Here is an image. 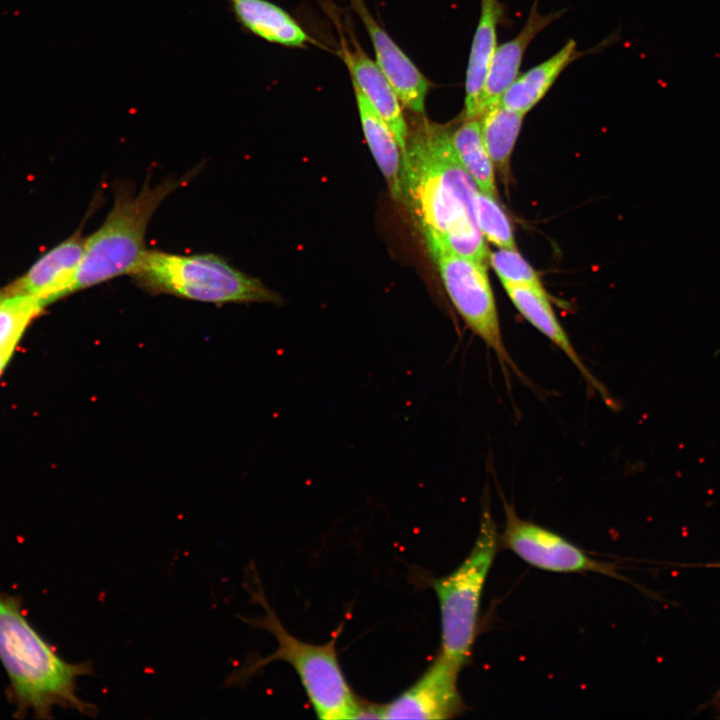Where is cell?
Listing matches in <instances>:
<instances>
[{
    "instance_id": "obj_1",
    "label": "cell",
    "mask_w": 720,
    "mask_h": 720,
    "mask_svg": "<svg viewBox=\"0 0 720 720\" xmlns=\"http://www.w3.org/2000/svg\"><path fill=\"white\" fill-rule=\"evenodd\" d=\"M478 187L461 164L448 129L424 123L403 152L402 200L431 256L450 253L485 263L474 197Z\"/></svg>"
},
{
    "instance_id": "obj_2",
    "label": "cell",
    "mask_w": 720,
    "mask_h": 720,
    "mask_svg": "<svg viewBox=\"0 0 720 720\" xmlns=\"http://www.w3.org/2000/svg\"><path fill=\"white\" fill-rule=\"evenodd\" d=\"M0 661L10 680L7 690L15 716L48 719L54 707L87 716L97 708L80 699L77 679L92 673L88 662L70 663L28 621L19 597L0 592Z\"/></svg>"
},
{
    "instance_id": "obj_3",
    "label": "cell",
    "mask_w": 720,
    "mask_h": 720,
    "mask_svg": "<svg viewBox=\"0 0 720 720\" xmlns=\"http://www.w3.org/2000/svg\"><path fill=\"white\" fill-rule=\"evenodd\" d=\"M244 586L263 614L240 617L244 622L269 632L277 642L275 651L264 658H252L233 671L225 686H239L273 661L288 663L298 675L309 702L319 719H354L360 699L351 690L336 651L337 636L325 644H311L293 636L283 626L264 594L256 568L248 567Z\"/></svg>"
},
{
    "instance_id": "obj_4",
    "label": "cell",
    "mask_w": 720,
    "mask_h": 720,
    "mask_svg": "<svg viewBox=\"0 0 720 720\" xmlns=\"http://www.w3.org/2000/svg\"><path fill=\"white\" fill-rule=\"evenodd\" d=\"M185 182L186 178H168L152 186L146 181L138 192L130 184H118L104 222L86 238L74 292L131 275L147 251L145 234L152 216Z\"/></svg>"
},
{
    "instance_id": "obj_5",
    "label": "cell",
    "mask_w": 720,
    "mask_h": 720,
    "mask_svg": "<svg viewBox=\"0 0 720 720\" xmlns=\"http://www.w3.org/2000/svg\"><path fill=\"white\" fill-rule=\"evenodd\" d=\"M151 295L227 303H279L280 297L260 280L245 274L216 254L181 255L147 249L130 275Z\"/></svg>"
},
{
    "instance_id": "obj_6",
    "label": "cell",
    "mask_w": 720,
    "mask_h": 720,
    "mask_svg": "<svg viewBox=\"0 0 720 720\" xmlns=\"http://www.w3.org/2000/svg\"><path fill=\"white\" fill-rule=\"evenodd\" d=\"M499 546L496 524L485 505L467 557L450 574L431 580L440 610L439 652L460 669L472 654L483 588Z\"/></svg>"
},
{
    "instance_id": "obj_7",
    "label": "cell",
    "mask_w": 720,
    "mask_h": 720,
    "mask_svg": "<svg viewBox=\"0 0 720 720\" xmlns=\"http://www.w3.org/2000/svg\"><path fill=\"white\" fill-rule=\"evenodd\" d=\"M432 257L445 290L467 327L493 350L505 373L509 366L521 376L502 339L485 263L450 253H437Z\"/></svg>"
},
{
    "instance_id": "obj_8",
    "label": "cell",
    "mask_w": 720,
    "mask_h": 720,
    "mask_svg": "<svg viewBox=\"0 0 720 720\" xmlns=\"http://www.w3.org/2000/svg\"><path fill=\"white\" fill-rule=\"evenodd\" d=\"M504 503L505 526L500 546L535 568L557 573L593 572L622 579L614 564L592 558L563 536L519 517Z\"/></svg>"
},
{
    "instance_id": "obj_9",
    "label": "cell",
    "mask_w": 720,
    "mask_h": 720,
    "mask_svg": "<svg viewBox=\"0 0 720 720\" xmlns=\"http://www.w3.org/2000/svg\"><path fill=\"white\" fill-rule=\"evenodd\" d=\"M461 669L440 652L409 688L381 705L382 719H449L464 711L458 690Z\"/></svg>"
},
{
    "instance_id": "obj_10",
    "label": "cell",
    "mask_w": 720,
    "mask_h": 720,
    "mask_svg": "<svg viewBox=\"0 0 720 720\" xmlns=\"http://www.w3.org/2000/svg\"><path fill=\"white\" fill-rule=\"evenodd\" d=\"M85 241L79 228L42 255L21 277L1 289L0 295H27L47 306L73 293Z\"/></svg>"
},
{
    "instance_id": "obj_11",
    "label": "cell",
    "mask_w": 720,
    "mask_h": 720,
    "mask_svg": "<svg viewBox=\"0 0 720 720\" xmlns=\"http://www.w3.org/2000/svg\"><path fill=\"white\" fill-rule=\"evenodd\" d=\"M351 2L370 36L376 63L392 85L400 102L413 112L423 113L428 81L373 19L362 0H351Z\"/></svg>"
},
{
    "instance_id": "obj_12",
    "label": "cell",
    "mask_w": 720,
    "mask_h": 720,
    "mask_svg": "<svg viewBox=\"0 0 720 720\" xmlns=\"http://www.w3.org/2000/svg\"><path fill=\"white\" fill-rule=\"evenodd\" d=\"M503 287L519 313L554 345L561 349L578 369L587 385L599 393L609 406L614 407V400L610 397L609 392L588 370L574 349L568 335L554 313L544 287L508 283H504Z\"/></svg>"
},
{
    "instance_id": "obj_13",
    "label": "cell",
    "mask_w": 720,
    "mask_h": 720,
    "mask_svg": "<svg viewBox=\"0 0 720 720\" xmlns=\"http://www.w3.org/2000/svg\"><path fill=\"white\" fill-rule=\"evenodd\" d=\"M537 4L538 1H535L532 5L521 31L511 40L496 47L484 81L481 115L500 102L504 92L518 77L524 53L531 41L564 12L542 14Z\"/></svg>"
},
{
    "instance_id": "obj_14",
    "label": "cell",
    "mask_w": 720,
    "mask_h": 720,
    "mask_svg": "<svg viewBox=\"0 0 720 720\" xmlns=\"http://www.w3.org/2000/svg\"><path fill=\"white\" fill-rule=\"evenodd\" d=\"M341 56L352 75V82L390 127L403 153L408 129L400 100L387 77L377 63L366 56L361 47L350 49L345 41H341Z\"/></svg>"
},
{
    "instance_id": "obj_15",
    "label": "cell",
    "mask_w": 720,
    "mask_h": 720,
    "mask_svg": "<svg viewBox=\"0 0 720 720\" xmlns=\"http://www.w3.org/2000/svg\"><path fill=\"white\" fill-rule=\"evenodd\" d=\"M480 17L472 40L465 79V119L480 118L487 70L497 47V26L503 16L499 0H480Z\"/></svg>"
},
{
    "instance_id": "obj_16",
    "label": "cell",
    "mask_w": 720,
    "mask_h": 720,
    "mask_svg": "<svg viewBox=\"0 0 720 720\" xmlns=\"http://www.w3.org/2000/svg\"><path fill=\"white\" fill-rule=\"evenodd\" d=\"M576 48V42L570 39L550 58L518 75L502 95L500 103L525 115L544 98L565 68L585 54Z\"/></svg>"
},
{
    "instance_id": "obj_17",
    "label": "cell",
    "mask_w": 720,
    "mask_h": 720,
    "mask_svg": "<svg viewBox=\"0 0 720 720\" xmlns=\"http://www.w3.org/2000/svg\"><path fill=\"white\" fill-rule=\"evenodd\" d=\"M353 88L365 139L388 184L392 197L402 200L403 153L386 122L375 111L355 83Z\"/></svg>"
},
{
    "instance_id": "obj_18",
    "label": "cell",
    "mask_w": 720,
    "mask_h": 720,
    "mask_svg": "<svg viewBox=\"0 0 720 720\" xmlns=\"http://www.w3.org/2000/svg\"><path fill=\"white\" fill-rule=\"evenodd\" d=\"M238 21L251 33L272 43L300 47L309 41L302 27L268 0H228Z\"/></svg>"
},
{
    "instance_id": "obj_19",
    "label": "cell",
    "mask_w": 720,
    "mask_h": 720,
    "mask_svg": "<svg viewBox=\"0 0 720 720\" xmlns=\"http://www.w3.org/2000/svg\"><path fill=\"white\" fill-rule=\"evenodd\" d=\"M450 138L461 164L478 189L495 197V167L484 144L480 118L465 119L450 132Z\"/></svg>"
},
{
    "instance_id": "obj_20",
    "label": "cell",
    "mask_w": 720,
    "mask_h": 720,
    "mask_svg": "<svg viewBox=\"0 0 720 720\" xmlns=\"http://www.w3.org/2000/svg\"><path fill=\"white\" fill-rule=\"evenodd\" d=\"M524 114L506 108L500 102L480 116L481 131L494 167L507 177L510 158L521 131Z\"/></svg>"
},
{
    "instance_id": "obj_21",
    "label": "cell",
    "mask_w": 720,
    "mask_h": 720,
    "mask_svg": "<svg viewBox=\"0 0 720 720\" xmlns=\"http://www.w3.org/2000/svg\"><path fill=\"white\" fill-rule=\"evenodd\" d=\"M45 305L27 295H0V349L18 344L24 331Z\"/></svg>"
},
{
    "instance_id": "obj_22",
    "label": "cell",
    "mask_w": 720,
    "mask_h": 720,
    "mask_svg": "<svg viewBox=\"0 0 720 720\" xmlns=\"http://www.w3.org/2000/svg\"><path fill=\"white\" fill-rule=\"evenodd\" d=\"M474 211L484 238L499 248L517 250L511 223L495 197L478 190Z\"/></svg>"
},
{
    "instance_id": "obj_23",
    "label": "cell",
    "mask_w": 720,
    "mask_h": 720,
    "mask_svg": "<svg viewBox=\"0 0 720 720\" xmlns=\"http://www.w3.org/2000/svg\"><path fill=\"white\" fill-rule=\"evenodd\" d=\"M489 262L502 284H526L543 287L540 278L518 250L500 248L489 254Z\"/></svg>"
},
{
    "instance_id": "obj_24",
    "label": "cell",
    "mask_w": 720,
    "mask_h": 720,
    "mask_svg": "<svg viewBox=\"0 0 720 720\" xmlns=\"http://www.w3.org/2000/svg\"><path fill=\"white\" fill-rule=\"evenodd\" d=\"M17 344L8 345L0 349V375L10 361Z\"/></svg>"
},
{
    "instance_id": "obj_25",
    "label": "cell",
    "mask_w": 720,
    "mask_h": 720,
    "mask_svg": "<svg viewBox=\"0 0 720 720\" xmlns=\"http://www.w3.org/2000/svg\"><path fill=\"white\" fill-rule=\"evenodd\" d=\"M715 699H716V700H715V701H716V702H715V703H716V707H717V709H718V712L720 713V691H719V693L717 694V696H716Z\"/></svg>"
}]
</instances>
